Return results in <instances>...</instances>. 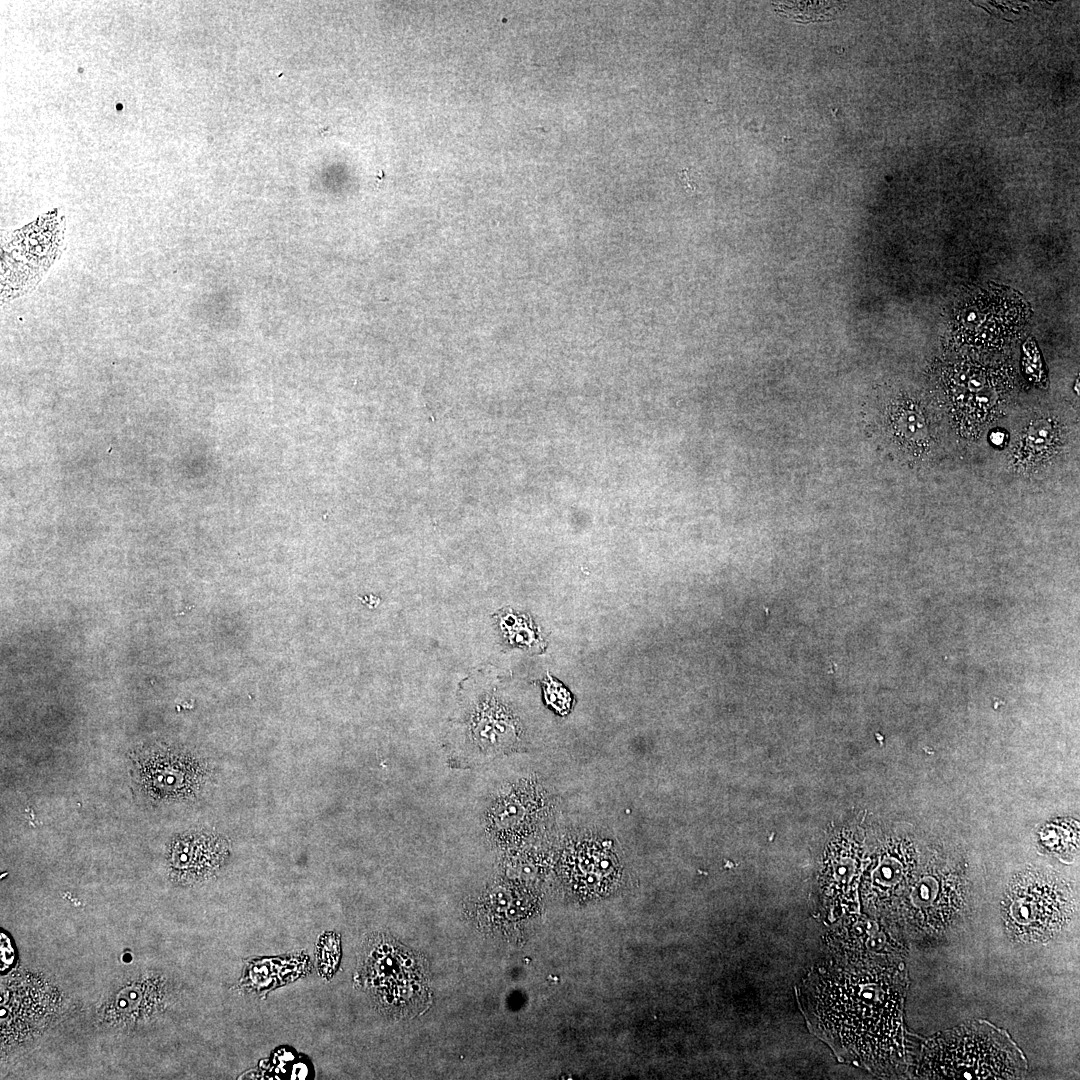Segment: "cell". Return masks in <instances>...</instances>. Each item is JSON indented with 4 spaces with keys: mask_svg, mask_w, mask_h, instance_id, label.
<instances>
[{
    "mask_svg": "<svg viewBox=\"0 0 1080 1080\" xmlns=\"http://www.w3.org/2000/svg\"><path fill=\"white\" fill-rule=\"evenodd\" d=\"M317 958L320 973L323 976H331L340 959V941L334 933L324 934L317 945Z\"/></svg>",
    "mask_w": 1080,
    "mask_h": 1080,
    "instance_id": "obj_11",
    "label": "cell"
},
{
    "mask_svg": "<svg viewBox=\"0 0 1080 1080\" xmlns=\"http://www.w3.org/2000/svg\"><path fill=\"white\" fill-rule=\"evenodd\" d=\"M1075 898L1059 875L1027 869L1009 883L1001 903L1007 933L1022 943L1043 942L1060 932L1072 919Z\"/></svg>",
    "mask_w": 1080,
    "mask_h": 1080,
    "instance_id": "obj_3",
    "label": "cell"
},
{
    "mask_svg": "<svg viewBox=\"0 0 1080 1080\" xmlns=\"http://www.w3.org/2000/svg\"><path fill=\"white\" fill-rule=\"evenodd\" d=\"M836 962L850 967L898 969L907 949L888 924L863 915L850 916L834 926L825 938Z\"/></svg>",
    "mask_w": 1080,
    "mask_h": 1080,
    "instance_id": "obj_6",
    "label": "cell"
},
{
    "mask_svg": "<svg viewBox=\"0 0 1080 1080\" xmlns=\"http://www.w3.org/2000/svg\"><path fill=\"white\" fill-rule=\"evenodd\" d=\"M63 230V220L53 213L2 238V300L26 294L38 284L59 255Z\"/></svg>",
    "mask_w": 1080,
    "mask_h": 1080,
    "instance_id": "obj_5",
    "label": "cell"
},
{
    "mask_svg": "<svg viewBox=\"0 0 1080 1080\" xmlns=\"http://www.w3.org/2000/svg\"><path fill=\"white\" fill-rule=\"evenodd\" d=\"M910 855H885L870 872L865 892L869 909L884 911L909 883L914 870Z\"/></svg>",
    "mask_w": 1080,
    "mask_h": 1080,
    "instance_id": "obj_8",
    "label": "cell"
},
{
    "mask_svg": "<svg viewBox=\"0 0 1080 1080\" xmlns=\"http://www.w3.org/2000/svg\"><path fill=\"white\" fill-rule=\"evenodd\" d=\"M546 685H547V687H546L547 700H549V702L555 708H557L558 710H560V711L563 710L566 707V704L563 703L558 698V696L567 695V692L565 691V689L560 688V685L558 683L554 682L553 680L546 683Z\"/></svg>",
    "mask_w": 1080,
    "mask_h": 1080,
    "instance_id": "obj_12",
    "label": "cell"
},
{
    "mask_svg": "<svg viewBox=\"0 0 1080 1080\" xmlns=\"http://www.w3.org/2000/svg\"><path fill=\"white\" fill-rule=\"evenodd\" d=\"M1000 437H1003V434L1000 433V432H997V433L992 434L991 439H992L994 444H1000L1003 441V439H1000Z\"/></svg>",
    "mask_w": 1080,
    "mask_h": 1080,
    "instance_id": "obj_13",
    "label": "cell"
},
{
    "mask_svg": "<svg viewBox=\"0 0 1080 1080\" xmlns=\"http://www.w3.org/2000/svg\"><path fill=\"white\" fill-rule=\"evenodd\" d=\"M961 907L958 878L950 871L930 867L918 878L902 908V916L910 927L932 933L947 928Z\"/></svg>",
    "mask_w": 1080,
    "mask_h": 1080,
    "instance_id": "obj_7",
    "label": "cell"
},
{
    "mask_svg": "<svg viewBox=\"0 0 1080 1080\" xmlns=\"http://www.w3.org/2000/svg\"><path fill=\"white\" fill-rule=\"evenodd\" d=\"M800 998L812 1032L842 1059L883 1070L903 1056L898 969L828 963L808 974Z\"/></svg>",
    "mask_w": 1080,
    "mask_h": 1080,
    "instance_id": "obj_1",
    "label": "cell"
},
{
    "mask_svg": "<svg viewBox=\"0 0 1080 1080\" xmlns=\"http://www.w3.org/2000/svg\"><path fill=\"white\" fill-rule=\"evenodd\" d=\"M889 429L903 444L922 446L927 440V427L922 413L916 409H898L889 416Z\"/></svg>",
    "mask_w": 1080,
    "mask_h": 1080,
    "instance_id": "obj_10",
    "label": "cell"
},
{
    "mask_svg": "<svg viewBox=\"0 0 1080 1080\" xmlns=\"http://www.w3.org/2000/svg\"><path fill=\"white\" fill-rule=\"evenodd\" d=\"M444 746L449 767L474 769L516 750L517 729L496 694L486 693L468 708L461 729Z\"/></svg>",
    "mask_w": 1080,
    "mask_h": 1080,
    "instance_id": "obj_4",
    "label": "cell"
},
{
    "mask_svg": "<svg viewBox=\"0 0 1080 1080\" xmlns=\"http://www.w3.org/2000/svg\"><path fill=\"white\" fill-rule=\"evenodd\" d=\"M615 860L609 852L596 846L584 847L578 854L581 881L587 887L601 888L602 881H609L615 873Z\"/></svg>",
    "mask_w": 1080,
    "mask_h": 1080,
    "instance_id": "obj_9",
    "label": "cell"
},
{
    "mask_svg": "<svg viewBox=\"0 0 1080 1080\" xmlns=\"http://www.w3.org/2000/svg\"><path fill=\"white\" fill-rule=\"evenodd\" d=\"M1026 1067L1021 1051L1005 1032L985 1022L945 1031L923 1046L917 1075L922 1079H1015Z\"/></svg>",
    "mask_w": 1080,
    "mask_h": 1080,
    "instance_id": "obj_2",
    "label": "cell"
}]
</instances>
